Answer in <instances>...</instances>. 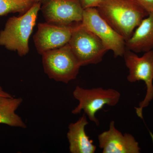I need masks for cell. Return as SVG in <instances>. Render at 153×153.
<instances>
[{"label":"cell","mask_w":153,"mask_h":153,"mask_svg":"<svg viewBox=\"0 0 153 153\" xmlns=\"http://www.w3.org/2000/svg\"><path fill=\"white\" fill-rule=\"evenodd\" d=\"M68 44L81 66L100 63L108 51L95 34L82 27L81 22L76 25Z\"/></svg>","instance_id":"8992f818"},{"label":"cell","mask_w":153,"mask_h":153,"mask_svg":"<svg viewBox=\"0 0 153 153\" xmlns=\"http://www.w3.org/2000/svg\"><path fill=\"white\" fill-rule=\"evenodd\" d=\"M143 53L140 57L126 49L123 56L126 66L128 69V81L134 82L142 80L146 86L145 98L140 102L138 107L135 108L137 114L142 119L143 109L149 105L153 99V50Z\"/></svg>","instance_id":"5b68a950"},{"label":"cell","mask_w":153,"mask_h":153,"mask_svg":"<svg viewBox=\"0 0 153 153\" xmlns=\"http://www.w3.org/2000/svg\"><path fill=\"white\" fill-rule=\"evenodd\" d=\"M73 97L78 101V105L71 111L73 114H79L83 111L91 121L99 125L96 117V113L105 105L114 106L118 103L120 94L113 88L104 89L102 87L85 89L76 86L73 91Z\"/></svg>","instance_id":"277c9868"},{"label":"cell","mask_w":153,"mask_h":153,"mask_svg":"<svg viewBox=\"0 0 153 153\" xmlns=\"http://www.w3.org/2000/svg\"><path fill=\"white\" fill-rule=\"evenodd\" d=\"M126 47L136 53L153 50V13H149L126 41Z\"/></svg>","instance_id":"7c38bea8"},{"label":"cell","mask_w":153,"mask_h":153,"mask_svg":"<svg viewBox=\"0 0 153 153\" xmlns=\"http://www.w3.org/2000/svg\"><path fill=\"white\" fill-rule=\"evenodd\" d=\"M84 9L88 8L97 7L102 0H79Z\"/></svg>","instance_id":"2e32d148"},{"label":"cell","mask_w":153,"mask_h":153,"mask_svg":"<svg viewBox=\"0 0 153 153\" xmlns=\"http://www.w3.org/2000/svg\"><path fill=\"white\" fill-rule=\"evenodd\" d=\"M99 146L102 153H139L140 149L133 136L122 134L116 128L114 121L108 130L98 135Z\"/></svg>","instance_id":"30bf717a"},{"label":"cell","mask_w":153,"mask_h":153,"mask_svg":"<svg viewBox=\"0 0 153 153\" xmlns=\"http://www.w3.org/2000/svg\"><path fill=\"white\" fill-rule=\"evenodd\" d=\"M60 25L39 23L38 30L33 36L37 52L42 55L49 50L60 48L68 44L76 25Z\"/></svg>","instance_id":"9c48e42d"},{"label":"cell","mask_w":153,"mask_h":153,"mask_svg":"<svg viewBox=\"0 0 153 153\" xmlns=\"http://www.w3.org/2000/svg\"><path fill=\"white\" fill-rule=\"evenodd\" d=\"M36 3L33 0H0V16L10 13L23 15Z\"/></svg>","instance_id":"5bb4252c"},{"label":"cell","mask_w":153,"mask_h":153,"mask_svg":"<svg viewBox=\"0 0 153 153\" xmlns=\"http://www.w3.org/2000/svg\"><path fill=\"white\" fill-rule=\"evenodd\" d=\"M13 96L4 90L0 84V104L9 99L12 98Z\"/></svg>","instance_id":"e0dca14e"},{"label":"cell","mask_w":153,"mask_h":153,"mask_svg":"<svg viewBox=\"0 0 153 153\" xmlns=\"http://www.w3.org/2000/svg\"><path fill=\"white\" fill-rule=\"evenodd\" d=\"M23 99L13 97L0 104V124L26 128L27 126L16 111L22 104Z\"/></svg>","instance_id":"4fadbf2b"},{"label":"cell","mask_w":153,"mask_h":153,"mask_svg":"<svg viewBox=\"0 0 153 153\" xmlns=\"http://www.w3.org/2000/svg\"><path fill=\"white\" fill-rule=\"evenodd\" d=\"M33 1H35L36 2H42L44 0H33Z\"/></svg>","instance_id":"ac0fdd59"},{"label":"cell","mask_w":153,"mask_h":153,"mask_svg":"<svg viewBox=\"0 0 153 153\" xmlns=\"http://www.w3.org/2000/svg\"><path fill=\"white\" fill-rule=\"evenodd\" d=\"M41 2H37L19 17L8 19L4 30L0 32V46L17 52L21 57L29 53V41L41 10Z\"/></svg>","instance_id":"7a4b0ae2"},{"label":"cell","mask_w":153,"mask_h":153,"mask_svg":"<svg viewBox=\"0 0 153 153\" xmlns=\"http://www.w3.org/2000/svg\"><path fill=\"white\" fill-rule=\"evenodd\" d=\"M41 5L47 23L69 25L82 22L84 9L79 0H44Z\"/></svg>","instance_id":"ba28073f"},{"label":"cell","mask_w":153,"mask_h":153,"mask_svg":"<svg viewBox=\"0 0 153 153\" xmlns=\"http://www.w3.org/2000/svg\"><path fill=\"white\" fill-rule=\"evenodd\" d=\"M41 55L44 72L50 79L66 84L76 79L81 66L68 44Z\"/></svg>","instance_id":"3957f363"},{"label":"cell","mask_w":153,"mask_h":153,"mask_svg":"<svg viewBox=\"0 0 153 153\" xmlns=\"http://www.w3.org/2000/svg\"><path fill=\"white\" fill-rule=\"evenodd\" d=\"M88 123L86 115L83 114L75 123H71L68 125L67 138L70 153H95L96 146L85 131V126Z\"/></svg>","instance_id":"8fae6325"},{"label":"cell","mask_w":153,"mask_h":153,"mask_svg":"<svg viewBox=\"0 0 153 153\" xmlns=\"http://www.w3.org/2000/svg\"><path fill=\"white\" fill-rule=\"evenodd\" d=\"M149 13H153V0H135Z\"/></svg>","instance_id":"9a60e30c"},{"label":"cell","mask_w":153,"mask_h":153,"mask_svg":"<svg viewBox=\"0 0 153 153\" xmlns=\"http://www.w3.org/2000/svg\"><path fill=\"white\" fill-rule=\"evenodd\" d=\"M82 27L95 34L115 57H123L126 49L124 38L100 15L96 8L84 9L81 22Z\"/></svg>","instance_id":"52a82bcc"},{"label":"cell","mask_w":153,"mask_h":153,"mask_svg":"<svg viewBox=\"0 0 153 153\" xmlns=\"http://www.w3.org/2000/svg\"><path fill=\"white\" fill-rule=\"evenodd\" d=\"M100 15L126 41L149 13L135 0H102Z\"/></svg>","instance_id":"6da1fadb"}]
</instances>
